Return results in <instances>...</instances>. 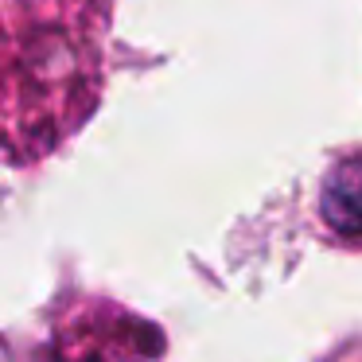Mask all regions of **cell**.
Returning a JSON list of instances; mask_svg holds the SVG:
<instances>
[{
	"label": "cell",
	"mask_w": 362,
	"mask_h": 362,
	"mask_svg": "<svg viewBox=\"0 0 362 362\" xmlns=\"http://www.w3.org/2000/svg\"><path fill=\"white\" fill-rule=\"evenodd\" d=\"M320 218L335 238L362 245V152L335 160L320 187Z\"/></svg>",
	"instance_id": "6da1fadb"
}]
</instances>
